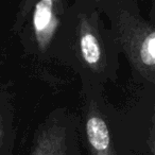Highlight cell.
<instances>
[{
    "instance_id": "obj_1",
    "label": "cell",
    "mask_w": 155,
    "mask_h": 155,
    "mask_svg": "<svg viewBox=\"0 0 155 155\" xmlns=\"http://www.w3.org/2000/svg\"><path fill=\"white\" fill-rule=\"evenodd\" d=\"M122 41L134 65L153 82L155 67V31L149 25L134 20L124 22Z\"/></svg>"
},
{
    "instance_id": "obj_2",
    "label": "cell",
    "mask_w": 155,
    "mask_h": 155,
    "mask_svg": "<svg viewBox=\"0 0 155 155\" xmlns=\"http://www.w3.org/2000/svg\"><path fill=\"white\" fill-rule=\"evenodd\" d=\"M53 0H41L36 3L33 14V27L41 49H45L51 41L58 25L56 5Z\"/></svg>"
},
{
    "instance_id": "obj_3",
    "label": "cell",
    "mask_w": 155,
    "mask_h": 155,
    "mask_svg": "<svg viewBox=\"0 0 155 155\" xmlns=\"http://www.w3.org/2000/svg\"><path fill=\"white\" fill-rule=\"evenodd\" d=\"M86 135L93 155H115L107 125L98 113L89 114L86 121Z\"/></svg>"
},
{
    "instance_id": "obj_4",
    "label": "cell",
    "mask_w": 155,
    "mask_h": 155,
    "mask_svg": "<svg viewBox=\"0 0 155 155\" xmlns=\"http://www.w3.org/2000/svg\"><path fill=\"white\" fill-rule=\"evenodd\" d=\"M67 143L65 132L61 127H49L41 132L33 155H66Z\"/></svg>"
},
{
    "instance_id": "obj_5",
    "label": "cell",
    "mask_w": 155,
    "mask_h": 155,
    "mask_svg": "<svg viewBox=\"0 0 155 155\" xmlns=\"http://www.w3.org/2000/svg\"><path fill=\"white\" fill-rule=\"evenodd\" d=\"M80 51L83 60L91 68H98L102 62V48L95 29L83 22L80 32Z\"/></svg>"
},
{
    "instance_id": "obj_6",
    "label": "cell",
    "mask_w": 155,
    "mask_h": 155,
    "mask_svg": "<svg viewBox=\"0 0 155 155\" xmlns=\"http://www.w3.org/2000/svg\"><path fill=\"white\" fill-rule=\"evenodd\" d=\"M2 135H3V132H2V123H1V119H0V146H1V140H2Z\"/></svg>"
}]
</instances>
